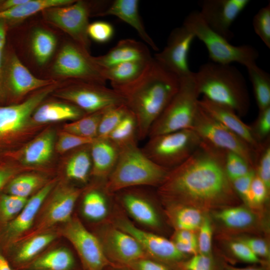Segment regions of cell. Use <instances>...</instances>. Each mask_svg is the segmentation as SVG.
<instances>
[{"instance_id":"6da1fadb","label":"cell","mask_w":270,"mask_h":270,"mask_svg":"<svg viewBox=\"0 0 270 270\" xmlns=\"http://www.w3.org/2000/svg\"><path fill=\"white\" fill-rule=\"evenodd\" d=\"M158 194L168 204L199 209L224 206L238 196L225 171L224 151L202 142L187 160L170 170Z\"/></svg>"},{"instance_id":"7a4b0ae2","label":"cell","mask_w":270,"mask_h":270,"mask_svg":"<svg viewBox=\"0 0 270 270\" xmlns=\"http://www.w3.org/2000/svg\"><path fill=\"white\" fill-rule=\"evenodd\" d=\"M180 84V78L152 57L136 80L112 88L122 96L136 120L138 140L148 138L152 126L177 92Z\"/></svg>"},{"instance_id":"3957f363","label":"cell","mask_w":270,"mask_h":270,"mask_svg":"<svg viewBox=\"0 0 270 270\" xmlns=\"http://www.w3.org/2000/svg\"><path fill=\"white\" fill-rule=\"evenodd\" d=\"M193 76L200 95L232 108L238 116L246 114L249 94L245 78L236 68L230 64L208 62Z\"/></svg>"},{"instance_id":"277c9868","label":"cell","mask_w":270,"mask_h":270,"mask_svg":"<svg viewBox=\"0 0 270 270\" xmlns=\"http://www.w3.org/2000/svg\"><path fill=\"white\" fill-rule=\"evenodd\" d=\"M170 170L155 164L137 144L120 148L116 164L104 184L109 195L122 190L140 186H158L164 182Z\"/></svg>"},{"instance_id":"5b68a950","label":"cell","mask_w":270,"mask_h":270,"mask_svg":"<svg viewBox=\"0 0 270 270\" xmlns=\"http://www.w3.org/2000/svg\"><path fill=\"white\" fill-rule=\"evenodd\" d=\"M192 75L180 78L179 88L152 126L148 138L192 129L198 108L199 94Z\"/></svg>"},{"instance_id":"8992f818","label":"cell","mask_w":270,"mask_h":270,"mask_svg":"<svg viewBox=\"0 0 270 270\" xmlns=\"http://www.w3.org/2000/svg\"><path fill=\"white\" fill-rule=\"evenodd\" d=\"M182 25L204 44L212 62L224 64L238 62L246 68L256 63L259 54L254 48L230 44L228 40L210 28L199 12L194 11L188 14Z\"/></svg>"},{"instance_id":"52a82bcc","label":"cell","mask_w":270,"mask_h":270,"mask_svg":"<svg viewBox=\"0 0 270 270\" xmlns=\"http://www.w3.org/2000/svg\"><path fill=\"white\" fill-rule=\"evenodd\" d=\"M144 153L158 165L169 170L179 166L196 150L202 140L192 129H185L148 138Z\"/></svg>"},{"instance_id":"ba28073f","label":"cell","mask_w":270,"mask_h":270,"mask_svg":"<svg viewBox=\"0 0 270 270\" xmlns=\"http://www.w3.org/2000/svg\"><path fill=\"white\" fill-rule=\"evenodd\" d=\"M57 78L79 80L106 85L104 68L94 60L88 50L72 40L60 49L52 68Z\"/></svg>"},{"instance_id":"9c48e42d","label":"cell","mask_w":270,"mask_h":270,"mask_svg":"<svg viewBox=\"0 0 270 270\" xmlns=\"http://www.w3.org/2000/svg\"><path fill=\"white\" fill-rule=\"evenodd\" d=\"M192 129L202 142L216 149L239 154L254 170L256 152L242 138L210 116L199 105Z\"/></svg>"},{"instance_id":"30bf717a","label":"cell","mask_w":270,"mask_h":270,"mask_svg":"<svg viewBox=\"0 0 270 270\" xmlns=\"http://www.w3.org/2000/svg\"><path fill=\"white\" fill-rule=\"evenodd\" d=\"M68 81L54 95L75 105L86 114L124 104L119 93L106 85L79 80Z\"/></svg>"},{"instance_id":"8fae6325","label":"cell","mask_w":270,"mask_h":270,"mask_svg":"<svg viewBox=\"0 0 270 270\" xmlns=\"http://www.w3.org/2000/svg\"><path fill=\"white\" fill-rule=\"evenodd\" d=\"M92 5L84 0H76L64 6H53L42 12L44 20L66 33L72 40L89 50L88 34Z\"/></svg>"},{"instance_id":"7c38bea8","label":"cell","mask_w":270,"mask_h":270,"mask_svg":"<svg viewBox=\"0 0 270 270\" xmlns=\"http://www.w3.org/2000/svg\"><path fill=\"white\" fill-rule=\"evenodd\" d=\"M58 82L34 76L22 63L12 47L6 46L2 74V86L5 100H16L33 90Z\"/></svg>"},{"instance_id":"4fadbf2b","label":"cell","mask_w":270,"mask_h":270,"mask_svg":"<svg viewBox=\"0 0 270 270\" xmlns=\"http://www.w3.org/2000/svg\"><path fill=\"white\" fill-rule=\"evenodd\" d=\"M60 232L74 246L88 270H103L110 264L102 242L78 218L65 223Z\"/></svg>"},{"instance_id":"5bb4252c","label":"cell","mask_w":270,"mask_h":270,"mask_svg":"<svg viewBox=\"0 0 270 270\" xmlns=\"http://www.w3.org/2000/svg\"><path fill=\"white\" fill-rule=\"evenodd\" d=\"M82 190L67 185L58 187L44 206L37 223L18 242L46 232L57 224L68 222L72 218L74 206Z\"/></svg>"},{"instance_id":"9a60e30c","label":"cell","mask_w":270,"mask_h":270,"mask_svg":"<svg viewBox=\"0 0 270 270\" xmlns=\"http://www.w3.org/2000/svg\"><path fill=\"white\" fill-rule=\"evenodd\" d=\"M195 38L184 26L176 28L170 32L164 48L153 58L180 79L188 76L193 72L189 68L188 55Z\"/></svg>"},{"instance_id":"2e32d148","label":"cell","mask_w":270,"mask_h":270,"mask_svg":"<svg viewBox=\"0 0 270 270\" xmlns=\"http://www.w3.org/2000/svg\"><path fill=\"white\" fill-rule=\"evenodd\" d=\"M250 2L249 0H204L200 16L214 32L228 41L234 36L230 27Z\"/></svg>"},{"instance_id":"e0dca14e","label":"cell","mask_w":270,"mask_h":270,"mask_svg":"<svg viewBox=\"0 0 270 270\" xmlns=\"http://www.w3.org/2000/svg\"><path fill=\"white\" fill-rule=\"evenodd\" d=\"M58 86V82L37 90L22 102L0 106V136L22 129L40 104Z\"/></svg>"},{"instance_id":"ac0fdd59","label":"cell","mask_w":270,"mask_h":270,"mask_svg":"<svg viewBox=\"0 0 270 270\" xmlns=\"http://www.w3.org/2000/svg\"><path fill=\"white\" fill-rule=\"evenodd\" d=\"M116 228L133 236L148 256L167 262L179 261L184 258L172 240L140 229L126 220H119Z\"/></svg>"},{"instance_id":"d6986e66","label":"cell","mask_w":270,"mask_h":270,"mask_svg":"<svg viewBox=\"0 0 270 270\" xmlns=\"http://www.w3.org/2000/svg\"><path fill=\"white\" fill-rule=\"evenodd\" d=\"M102 243L106 256L127 265L148 256L133 236L118 228L106 230Z\"/></svg>"},{"instance_id":"ffe728a7","label":"cell","mask_w":270,"mask_h":270,"mask_svg":"<svg viewBox=\"0 0 270 270\" xmlns=\"http://www.w3.org/2000/svg\"><path fill=\"white\" fill-rule=\"evenodd\" d=\"M198 103L210 116L242 138L256 152L260 148L262 144L254 138L250 126L244 123L233 110L204 97L199 99Z\"/></svg>"},{"instance_id":"44dd1931","label":"cell","mask_w":270,"mask_h":270,"mask_svg":"<svg viewBox=\"0 0 270 270\" xmlns=\"http://www.w3.org/2000/svg\"><path fill=\"white\" fill-rule=\"evenodd\" d=\"M54 186V182L46 184L28 200L22 210L10 222L7 226V234L9 238L18 242L31 230L42 204Z\"/></svg>"},{"instance_id":"7402d4cb","label":"cell","mask_w":270,"mask_h":270,"mask_svg":"<svg viewBox=\"0 0 270 270\" xmlns=\"http://www.w3.org/2000/svg\"><path fill=\"white\" fill-rule=\"evenodd\" d=\"M152 58L145 44L133 39L126 38L118 41L106 54L94 56V60L100 66L106 68L126 62L148 60Z\"/></svg>"},{"instance_id":"603a6c76","label":"cell","mask_w":270,"mask_h":270,"mask_svg":"<svg viewBox=\"0 0 270 270\" xmlns=\"http://www.w3.org/2000/svg\"><path fill=\"white\" fill-rule=\"evenodd\" d=\"M120 148L108 138H96L90 144L91 175L104 184L113 171Z\"/></svg>"},{"instance_id":"cb8c5ba5","label":"cell","mask_w":270,"mask_h":270,"mask_svg":"<svg viewBox=\"0 0 270 270\" xmlns=\"http://www.w3.org/2000/svg\"><path fill=\"white\" fill-rule=\"evenodd\" d=\"M138 4V0H114L109 2L105 9L96 16L118 17L132 27L154 50H158L157 45L146 31L139 13Z\"/></svg>"},{"instance_id":"d4e9b609","label":"cell","mask_w":270,"mask_h":270,"mask_svg":"<svg viewBox=\"0 0 270 270\" xmlns=\"http://www.w3.org/2000/svg\"><path fill=\"white\" fill-rule=\"evenodd\" d=\"M120 200L130 216L138 222L155 228L160 224L158 216L153 206L144 195L138 191V187L120 190Z\"/></svg>"},{"instance_id":"484cf974","label":"cell","mask_w":270,"mask_h":270,"mask_svg":"<svg viewBox=\"0 0 270 270\" xmlns=\"http://www.w3.org/2000/svg\"><path fill=\"white\" fill-rule=\"evenodd\" d=\"M86 114L71 103L50 102L38 107L33 112L32 118L38 124L60 120H76Z\"/></svg>"},{"instance_id":"4316f807","label":"cell","mask_w":270,"mask_h":270,"mask_svg":"<svg viewBox=\"0 0 270 270\" xmlns=\"http://www.w3.org/2000/svg\"><path fill=\"white\" fill-rule=\"evenodd\" d=\"M75 0H24L22 3L0 12V20L5 22L9 28L29 16L44 10L74 2Z\"/></svg>"},{"instance_id":"83f0119b","label":"cell","mask_w":270,"mask_h":270,"mask_svg":"<svg viewBox=\"0 0 270 270\" xmlns=\"http://www.w3.org/2000/svg\"><path fill=\"white\" fill-rule=\"evenodd\" d=\"M55 134L48 130L29 143L23 150L20 159L28 165H38L50 158L54 146Z\"/></svg>"},{"instance_id":"f1b7e54d","label":"cell","mask_w":270,"mask_h":270,"mask_svg":"<svg viewBox=\"0 0 270 270\" xmlns=\"http://www.w3.org/2000/svg\"><path fill=\"white\" fill-rule=\"evenodd\" d=\"M167 215L176 230H198L204 216L200 209L178 204H169Z\"/></svg>"},{"instance_id":"f546056e","label":"cell","mask_w":270,"mask_h":270,"mask_svg":"<svg viewBox=\"0 0 270 270\" xmlns=\"http://www.w3.org/2000/svg\"><path fill=\"white\" fill-rule=\"evenodd\" d=\"M148 60H136L104 68V77L112 88L128 84L136 80L144 72Z\"/></svg>"},{"instance_id":"4dcf8cb0","label":"cell","mask_w":270,"mask_h":270,"mask_svg":"<svg viewBox=\"0 0 270 270\" xmlns=\"http://www.w3.org/2000/svg\"><path fill=\"white\" fill-rule=\"evenodd\" d=\"M74 259L70 251L65 248L50 250L33 260L30 270H71Z\"/></svg>"},{"instance_id":"1f68e13d","label":"cell","mask_w":270,"mask_h":270,"mask_svg":"<svg viewBox=\"0 0 270 270\" xmlns=\"http://www.w3.org/2000/svg\"><path fill=\"white\" fill-rule=\"evenodd\" d=\"M90 144L75 148L70 156L65 168L68 178L82 183L88 180L92 168Z\"/></svg>"},{"instance_id":"d6a6232c","label":"cell","mask_w":270,"mask_h":270,"mask_svg":"<svg viewBox=\"0 0 270 270\" xmlns=\"http://www.w3.org/2000/svg\"><path fill=\"white\" fill-rule=\"evenodd\" d=\"M57 40L50 31L42 28L35 29L30 40L31 51L39 65L47 63L53 56L56 49Z\"/></svg>"},{"instance_id":"836d02e7","label":"cell","mask_w":270,"mask_h":270,"mask_svg":"<svg viewBox=\"0 0 270 270\" xmlns=\"http://www.w3.org/2000/svg\"><path fill=\"white\" fill-rule=\"evenodd\" d=\"M215 218L228 228L244 230L254 226L257 216L250 209L244 206L230 207L216 212Z\"/></svg>"},{"instance_id":"e575fe53","label":"cell","mask_w":270,"mask_h":270,"mask_svg":"<svg viewBox=\"0 0 270 270\" xmlns=\"http://www.w3.org/2000/svg\"><path fill=\"white\" fill-rule=\"evenodd\" d=\"M56 237L55 232H46L20 242L22 244L15 254V262L22 264L32 260L52 242Z\"/></svg>"},{"instance_id":"d590c367","label":"cell","mask_w":270,"mask_h":270,"mask_svg":"<svg viewBox=\"0 0 270 270\" xmlns=\"http://www.w3.org/2000/svg\"><path fill=\"white\" fill-rule=\"evenodd\" d=\"M259 110L270 106V76L256 63L246 68Z\"/></svg>"},{"instance_id":"8d00e7d4","label":"cell","mask_w":270,"mask_h":270,"mask_svg":"<svg viewBox=\"0 0 270 270\" xmlns=\"http://www.w3.org/2000/svg\"><path fill=\"white\" fill-rule=\"evenodd\" d=\"M105 109L86 114L72 122L66 124L64 126V130L81 138L90 140L96 138L100 120Z\"/></svg>"},{"instance_id":"74e56055","label":"cell","mask_w":270,"mask_h":270,"mask_svg":"<svg viewBox=\"0 0 270 270\" xmlns=\"http://www.w3.org/2000/svg\"><path fill=\"white\" fill-rule=\"evenodd\" d=\"M107 138L120 148L130 144H137L138 140L137 122L129 110Z\"/></svg>"},{"instance_id":"f35d334b","label":"cell","mask_w":270,"mask_h":270,"mask_svg":"<svg viewBox=\"0 0 270 270\" xmlns=\"http://www.w3.org/2000/svg\"><path fill=\"white\" fill-rule=\"evenodd\" d=\"M104 189L92 188L84 194L82 201V212L88 218L98 220L104 218L108 213V204Z\"/></svg>"},{"instance_id":"ab89813d","label":"cell","mask_w":270,"mask_h":270,"mask_svg":"<svg viewBox=\"0 0 270 270\" xmlns=\"http://www.w3.org/2000/svg\"><path fill=\"white\" fill-rule=\"evenodd\" d=\"M128 112L124 104L106 108L100 120L97 138H107Z\"/></svg>"},{"instance_id":"60d3db41","label":"cell","mask_w":270,"mask_h":270,"mask_svg":"<svg viewBox=\"0 0 270 270\" xmlns=\"http://www.w3.org/2000/svg\"><path fill=\"white\" fill-rule=\"evenodd\" d=\"M42 182L43 179L36 175L20 176L10 182L8 186V192L10 194L28 198Z\"/></svg>"},{"instance_id":"b9f144b4","label":"cell","mask_w":270,"mask_h":270,"mask_svg":"<svg viewBox=\"0 0 270 270\" xmlns=\"http://www.w3.org/2000/svg\"><path fill=\"white\" fill-rule=\"evenodd\" d=\"M226 174L230 181L244 176L254 168L242 156L232 152H224Z\"/></svg>"},{"instance_id":"7bdbcfd3","label":"cell","mask_w":270,"mask_h":270,"mask_svg":"<svg viewBox=\"0 0 270 270\" xmlns=\"http://www.w3.org/2000/svg\"><path fill=\"white\" fill-rule=\"evenodd\" d=\"M256 175L270 190V139L262 144L256 152L254 165Z\"/></svg>"},{"instance_id":"ee69618b","label":"cell","mask_w":270,"mask_h":270,"mask_svg":"<svg viewBox=\"0 0 270 270\" xmlns=\"http://www.w3.org/2000/svg\"><path fill=\"white\" fill-rule=\"evenodd\" d=\"M28 200L12 194L2 196L0 199V218L8 222L14 219L24 208Z\"/></svg>"},{"instance_id":"f6af8a7d","label":"cell","mask_w":270,"mask_h":270,"mask_svg":"<svg viewBox=\"0 0 270 270\" xmlns=\"http://www.w3.org/2000/svg\"><path fill=\"white\" fill-rule=\"evenodd\" d=\"M252 25L256 34L270 48V4L261 8L254 16Z\"/></svg>"},{"instance_id":"bcb514c9","label":"cell","mask_w":270,"mask_h":270,"mask_svg":"<svg viewBox=\"0 0 270 270\" xmlns=\"http://www.w3.org/2000/svg\"><path fill=\"white\" fill-rule=\"evenodd\" d=\"M250 126L254 138L259 144L270 138V106L259 110L257 118Z\"/></svg>"},{"instance_id":"7dc6e473","label":"cell","mask_w":270,"mask_h":270,"mask_svg":"<svg viewBox=\"0 0 270 270\" xmlns=\"http://www.w3.org/2000/svg\"><path fill=\"white\" fill-rule=\"evenodd\" d=\"M87 32L90 39L99 43H105L112 38L114 34V28L108 22L96 21L90 23Z\"/></svg>"},{"instance_id":"c3c4849f","label":"cell","mask_w":270,"mask_h":270,"mask_svg":"<svg viewBox=\"0 0 270 270\" xmlns=\"http://www.w3.org/2000/svg\"><path fill=\"white\" fill-rule=\"evenodd\" d=\"M94 140L81 138L64 130L60 134L56 150L60 153H64L82 146L90 144Z\"/></svg>"},{"instance_id":"681fc988","label":"cell","mask_w":270,"mask_h":270,"mask_svg":"<svg viewBox=\"0 0 270 270\" xmlns=\"http://www.w3.org/2000/svg\"><path fill=\"white\" fill-rule=\"evenodd\" d=\"M198 230L199 232L197 236V242L198 253L211 256L212 228L211 222L207 217L204 218Z\"/></svg>"},{"instance_id":"f907efd6","label":"cell","mask_w":270,"mask_h":270,"mask_svg":"<svg viewBox=\"0 0 270 270\" xmlns=\"http://www.w3.org/2000/svg\"><path fill=\"white\" fill-rule=\"evenodd\" d=\"M269 194L270 190L256 174L251 184L246 204L251 206H260L264 202Z\"/></svg>"},{"instance_id":"816d5d0a","label":"cell","mask_w":270,"mask_h":270,"mask_svg":"<svg viewBox=\"0 0 270 270\" xmlns=\"http://www.w3.org/2000/svg\"><path fill=\"white\" fill-rule=\"evenodd\" d=\"M228 246L232 254L244 262L250 263L260 262V258L245 244L238 240L230 242Z\"/></svg>"},{"instance_id":"f5cc1de1","label":"cell","mask_w":270,"mask_h":270,"mask_svg":"<svg viewBox=\"0 0 270 270\" xmlns=\"http://www.w3.org/2000/svg\"><path fill=\"white\" fill-rule=\"evenodd\" d=\"M255 175L256 172L253 169L244 176L231 181L236 194L246 203L248 199L251 184Z\"/></svg>"},{"instance_id":"db71d44e","label":"cell","mask_w":270,"mask_h":270,"mask_svg":"<svg viewBox=\"0 0 270 270\" xmlns=\"http://www.w3.org/2000/svg\"><path fill=\"white\" fill-rule=\"evenodd\" d=\"M9 29L8 24L4 20H0V102L5 100L2 86V74L7 46V35Z\"/></svg>"},{"instance_id":"11a10c76","label":"cell","mask_w":270,"mask_h":270,"mask_svg":"<svg viewBox=\"0 0 270 270\" xmlns=\"http://www.w3.org/2000/svg\"><path fill=\"white\" fill-rule=\"evenodd\" d=\"M186 270H214V263L210 256L197 253L184 264Z\"/></svg>"},{"instance_id":"9f6ffc18","label":"cell","mask_w":270,"mask_h":270,"mask_svg":"<svg viewBox=\"0 0 270 270\" xmlns=\"http://www.w3.org/2000/svg\"><path fill=\"white\" fill-rule=\"evenodd\" d=\"M238 240L245 244L258 258H270V248L264 240L256 238H245Z\"/></svg>"},{"instance_id":"6f0895ef","label":"cell","mask_w":270,"mask_h":270,"mask_svg":"<svg viewBox=\"0 0 270 270\" xmlns=\"http://www.w3.org/2000/svg\"><path fill=\"white\" fill-rule=\"evenodd\" d=\"M128 266L134 270H169L163 264L147 258L138 260Z\"/></svg>"},{"instance_id":"680465c9","label":"cell","mask_w":270,"mask_h":270,"mask_svg":"<svg viewBox=\"0 0 270 270\" xmlns=\"http://www.w3.org/2000/svg\"><path fill=\"white\" fill-rule=\"evenodd\" d=\"M12 175V172L10 170H0V189Z\"/></svg>"},{"instance_id":"91938a15","label":"cell","mask_w":270,"mask_h":270,"mask_svg":"<svg viewBox=\"0 0 270 270\" xmlns=\"http://www.w3.org/2000/svg\"><path fill=\"white\" fill-rule=\"evenodd\" d=\"M0 270H12L6 260L0 253Z\"/></svg>"},{"instance_id":"94428289","label":"cell","mask_w":270,"mask_h":270,"mask_svg":"<svg viewBox=\"0 0 270 270\" xmlns=\"http://www.w3.org/2000/svg\"><path fill=\"white\" fill-rule=\"evenodd\" d=\"M226 270H264L260 268H236L234 267H228Z\"/></svg>"}]
</instances>
